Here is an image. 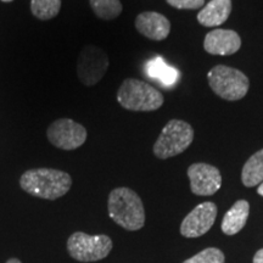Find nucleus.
<instances>
[{"label": "nucleus", "instance_id": "obj_1", "mask_svg": "<svg viewBox=\"0 0 263 263\" xmlns=\"http://www.w3.org/2000/svg\"><path fill=\"white\" fill-rule=\"evenodd\" d=\"M20 185L32 196L57 200L68 193L72 186V178L67 172L60 170L33 168L22 174Z\"/></svg>", "mask_w": 263, "mask_h": 263}, {"label": "nucleus", "instance_id": "obj_2", "mask_svg": "<svg viewBox=\"0 0 263 263\" xmlns=\"http://www.w3.org/2000/svg\"><path fill=\"white\" fill-rule=\"evenodd\" d=\"M108 215L118 226L127 230H139L145 224V210L136 192L116 188L108 195Z\"/></svg>", "mask_w": 263, "mask_h": 263}, {"label": "nucleus", "instance_id": "obj_3", "mask_svg": "<svg viewBox=\"0 0 263 263\" xmlns=\"http://www.w3.org/2000/svg\"><path fill=\"white\" fill-rule=\"evenodd\" d=\"M121 106L129 111H155L163 105V95L146 82L128 78L117 91Z\"/></svg>", "mask_w": 263, "mask_h": 263}, {"label": "nucleus", "instance_id": "obj_4", "mask_svg": "<svg viewBox=\"0 0 263 263\" xmlns=\"http://www.w3.org/2000/svg\"><path fill=\"white\" fill-rule=\"evenodd\" d=\"M207 80L215 94L224 100H240L248 94L250 81L241 71L229 66L218 65L207 74Z\"/></svg>", "mask_w": 263, "mask_h": 263}, {"label": "nucleus", "instance_id": "obj_5", "mask_svg": "<svg viewBox=\"0 0 263 263\" xmlns=\"http://www.w3.org/2000/svg\"><path fill=\"white\" fill-rule=\"evenodd\" d=\"M194 140V129L189 123L180 120H171L163 127L154 144V154L161 160L182 154Z\"/></svg>", "mask_w": 263, "mask_h": 263}, {"label": "nucleus", "instance_id": "obj_6", "mask_svg": "<svg viewBox=\"0 0 263 263\" xmlns=\"http://www.w3.org/2000/svg\"><path fill=\"white\" fill-rule=\"evenodd\" d=\"M112 250L110 236L89 235L83 232H76L67 240V251L72 258L80 262H95L107 257Z\"/></svg>", "mask_w": 263, "mask_h": 263}, {"label": "nucleus", "instance_id": "obj_7", "mask_svg": "<svg viewBox=\"0 0 263 263\" xmlns=\"http://www.w3.org/2000/svg\"><path fill=\"white\" fill-rule=\"evenodd\" d=\"M108 68L107 54L97 45H85L77 60V76L82 84L91 87L101 81Z\"/></svg>", "mask_w": 263, "mask_h": 263}, {"label": "nucleus", "instance_id": "obj_8", "mask_svg": "<svg viewBox=\"0 0 263 263\" xmlns=\"http://www.w3.org/2000/svg\"><path fill=\"white\" fill-rule=\"evenodd\" d=\"M47 137L51 145L58 149L71 151L83 145L88 133L81 123L70 118H60L48 127Z\"/></svg>", "mask_w": 263, "mask_h": 263}, {"label": "nucleus", "instance_id": "obj_9", "mask_svg": "<svg viewBox=\"0 0 263 263\" xmlns=\"http://www.w3.org/2000/svg\"><path fill=\"white\" fill-rule=\"evenodd\" d=\"M188 177L190 179V188L195 195L210 196L221 189V172L211 164H192L188 168Z\"/></svg>", "mask_w": 263, "mask_h": 263}, {"label": "nucleus", "instance_id": "obj_10", "mask_svg": "<svg viewBox=\"0 0 263 263\" xmlns=\"http://www.w3.org/2000/svg\"><path fill=\"white\" fill-rule=\"evenodd\" d=\"M217 217V206L213 202L197 205L180 226V234L185 238H199L212 228Z\"/></svg>", "mask_w": 263, "mask_h": 263}, {"label": "nucleus", "instance_id": "obj_11", "mask_svg": "<svg viewBox=\"0 0 263 263\" xmlns=\"http://www.w3.org/2000/svg\"><path fill=\"white\" fill-rule=\"evenodd\" d=\"M241 47V39L238 33L232 29H213L207 33L203 41V49L211 55H228L235 54Z\"/></svg>", "mask_w": 263, "mask_h": 263}, {"label": "nucleus", "instance_id": "obj_12", "mask_svg": "<svg viewBox=\"0 0 263 263\" xmlns=\"http://www.w3.org/2000/svg\"><path fill=\"white\" fill-rule=\"evenodd\" d=\"M136 28L144 37L159 42L168 37L171 24L166 16L159 12L146 11L137 16Z\"/></svg>", "mask_w": 263, "mask_h": 263}, {"label": "nucleus", "instance_id": "obj_13", "mask_svg": "<svg viewBox=\"0 0 263 263\" xmlns=\"http://www.w3.org/2000/svg\"><path fill=\"white\" fill-rule=\"evenodd\" d=\"M232 12V0H211L197 14V21L205 27L221 26L228 20Z\"/></svg>", "mask_w": 263, "mask_h": 263}, {"label": "nucleus", "instance_id": "obj_14", "mask_svg": "<svg viewBox=\"0 0 263 263\" xmlns=\"http://www.w3.org/2000/svg\"><path fill=\"white\" fill-rule=\"evenodd\" d=\"M250 213V205L245 200H239L226 213L222 221V230L227 235H235L244 228Z\"/></svg>", "mask_w": 263, "mask_h": 263}, {"label": "nucleus", "instance_id": "obj_15", "mask_svg": "<svg viewBox=\"0 0 263 263\" xmlns=\"http://www.w3.org/2000/svg\"><path fill=\"white\" fill-rule=\"evenodd\" d=\"M145 72L153 80L159 81L163 87H172L179 80V71L167 64L161 57H156L146 62Z\"/></svg>", "mask_w": 263, "mask_h": 263}, {"label": "nucleus", "instance_id": "obj_16", "mask_svg": "<svg viewBox=\"0 0 263 263\" xmlns=\"http://www.w3.org/2000/svg\"><path fill=\"white\" fill-rule=\"evenodd\" d=\"M242 184L248 188L259 185L263 182V149L255 153L242 167Z\"/></svg>", "mask_w": 263, "mask_h": 263}, {"label": "nucleus", "instance_id": "obj_17", "mask_svg": "<svg viewBox=\"0 0 263 263\" xmlns=\"http://www.w3.org/2000/svg\"><path fill=\"white\" fill-rule=\"evenodd\" d=\"M89 3L94 14L106 21L118 17L122 12V4L120 0H89Z\"/></svg>", "mask_w": 263, "mask_h": 263}, {"label": "nucleus", "instance_id": "obj_18", "mask_svg": "<svg viewBox=\"0 0 263 263\" xmlns=\"http://www.w3.org/2000/svg\"><path fill=\"white\" fill-rule=\"evenodd\" d=\"M61 9V0H31V11L38 20L48 21L58 16Z\"/></svg>", "mask_w": 263, "mask_h": 263}, {"label": "nucleus", "instance_id": "obj_19", "mask_svg": "<svg viewBox=\"0 0 263 263\" xmlns=\"http://www.w3.org/2000/svg\"><path fill=\"white\" fill-rule=\"evenodd\" d=\"M224 254L219 249L209 248L183 263H224Z\"/></svg>", "mask_w": 263, "mask_h": 263}, {"label": "nucleus", "instance_id": "obj_20", "mask_svg": "<svg viewBox=\"0 0 263 263\" xmlns=\"http://www.w3.org/2000/svg\"><path fill=\"white\" fill-rule=\"evenodd\" d=\"M171 6L176 9L195 10L205 4V0H166Z\"/></svg>", "mask_w": 263, "mask_h": 263}, {"label": "nucleus", "instance_id": "obj_21", "mask_svg": "<svg viewBox=\"0 0 263 263\" xmlns=\"http://www.w3.org/2000/svg\"><path fill=\"white\" fill-rule=\"evenodd\" d=\"M254 263H263V249L258 250L257 252H256V255L254 256Z\"/></svg>", "mask_w": 263, "mask_h": 263}, {"label": "nucleus", "instance_id": "obj_22", "mask_svg": "<svg viewBox=\"0 0 263 263\" xmlns=\"http://www.w3.org/2000/svg\"><path fill=\"white\" fill-rule=\"evenodd\" d=\"M257 193H258V194H259V195H261V196H263V182H262V183H261V184H259V185H258Z\"/></svg>", "mask_w": 263, "mask_h": 263}, {"label": "nucleus", "instance_id": "obj_23", "mask_svg": "<svg viewBox=\"0 0 263 263\" xmlns=\"http://www.w3.org/2000/svg\"><path fill=\"white\" fill-rule=\"evenodd\" d=\"M6 263H22L21 261H20V259L18 258H10L9 259V261L8 262H6Z\"/></svg>", "mask_w": 263, "mask_h": 263}, {"label": "nucleus", "instance_id": "obj_24", "mask_svg": "<svg viewBox=\"0 0 263 263\" xmlns=\"http://www.w3.org/2000/svg\"><path fill=\"white\" fill-rule=\"evenodd\" d=\"M2 2H4V3H10V2H12V0H2Z\"/></svg>", "mask_w": 263, "mask_h": 263}]
</instances>
